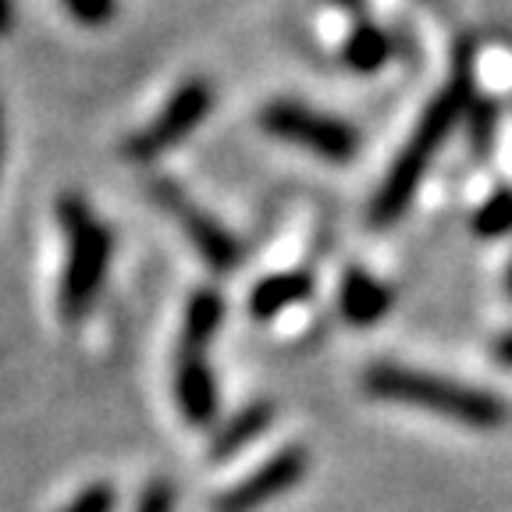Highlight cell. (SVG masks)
<instances>
[{
    "mask_svg": "<svg viewBox=\"0 0 512 512\" xmlns=\"http://www.w3.org/2000/svg\"><path fill=\"white\" fill-rule=\"evenodd\" d=\"M470 93H473L470 50L463 47L459 50L456 72L448 75V82L441 86V93L434 96L431 104H427V111L420 114L413 136H409V143H406V150L395 157L392 171H388V178H384L381 189H377L374 207H370V221H374L377 228L399 221V217L406 214L409 200L416 196V189H420V182H424L427 168H431L434 157H438V150L445 146L448 132L456 128V121L463 118L466 107H470Z\"/></svg>",
    "mask_w": 512,
    "mask_h": 512,
    "instance_id": "obj_1",
    "label": "cell"
},
{
    "mask_svg": "<svg viewBox=\"0 0 512 512\" xmlns=\"http://www.w3.org/2000/svg\"><path fill=\"white\" fill-rule=\"evenodd\" d=\"M363 388L374 399L427 409V413L456 420V424H466L473 431H495V427L505 424V416H509L505 402L495 392L448 381V377L438 374H424V370H413V367H395V363L370 367L367 377H363Z\"/></svg>",
    "mask_w": 512,
    "mask_h": 512,
    "instance_id": "obj_2",
    "label": "cell"
},
{
    "mask_svg": "<svg viewBox=\"0 0 512 512\" xmlns=\"http://www.w3.org/2000/svg\"><path fill=\"white\" fill-rule=\"evenodd\" d=\"M57 217H61L64 242H68V264H64L61 278V313L68 324H79L93 310L96 296L104 288L107 264H111V232L82 196H64Z\"/></svg>",
    "mask_w": 512,
    "mask_h": 512,
    "instance_id": "obj_3",
    "label": "cell"
},
{
    "mask_svg": "<svg viewBox=\"0 0 512 512\" xmlns=\"http://www.w3.org/2000/svg\"><path fill=\"white\" fill-rule=\"evenodd\" d=\"M221 313H224L221 296L210 292V288L196 292L189 299V306H185L182 345H178V360H175V395L185 420L192 427H207L217 413V388L207 363V349L217 324H221Z\"/></svg>",
    "mask_w": 512,
    "mask_h": 512,
    "instance_id": "obj_4",
    "label": "cell"
},
{
    "mask_svg": "<svg viewBox=\"0 0 512 512\" xmlns=\"http://www.w3.org/2000/svg\"><path fill=\"white\" fill-rule=\"evenodd\" d=\"M210 104H214V89L203 79H189L185 86H178V93L171 96L168 104L160 107V114L150 121L146 128H139L136 136L125 143V157L139 160H157L160 153L175 150L192 128H200L203 118L210 114Z\"/></svg>",
    "mask_w": 512,
    "mask_h": 512,
    "instance_id": "obj_5",
    "label": "cell"
},
{
    "mask_svg": "<svg viewBox=\"0 0 512 512\" xmlns=\"http://www.w3.org/2000/svg\"><path fill=\"white\" fill-rule=\"evenodd\" d=\"M264 128L271 136L285 139V143H296L303 150L317 153L324 160H349L356 153V132H352L345 121L331 118V114H320V111H310L303 104H271L264 114H260Z\"/></svg>",
    "mask_w": 512,
    "mask_h": 512,
    "instance_id": "obj_6",
    "label": "cell"
},
{
    "mask_svg": "<svg viewBox=\"0 0 512 512\" xmlns=\"http://www.w3.org/2000/svg\"><path fill=\"white\" fill-rule=\"evenodd\" d=\"M150 196L164 214H171L178 224H182L185 239L196 246V253L203 256V264H207L210 271L228 274L239 267V242H235L232 235H228V228H221L207 210L196 207L175 182H168V178H153Z\"/></svg>",
    "mask_w": 512,
    "mask_h": 512,
    "instance_id": "obj_7",
    "label": "cell"
},
{
    "mask_svg": "<svg viewBox=\"0 0 512 512\" xmlns=\"http://www.w3.org/2000/svg\"><path fill=\"white\" fill-rule=\"evenodd\" d=\"M306 473V452L299 445L281 448L278 456H271L256 473L239 480L232 491H224L214 502L217 512H256L260 505L274 502L278 495L292 491Z\"/></svg>",
    "mask_w": 512,
    "mask_h": 512,
    "instance_id": "obj_8",
    "label": "cell"
},
{
    "mask_svg": "<svg viewBox=\"0 0 512 512\" xmlns=\"http://www.w3.org/2000/svg\"><path fill=\"white\" fill-rule=\"evenodd\" d=\"M338 306H342V317L349 320V324L370 328V324H377V320L388 313L392 296H388V288H384L374 274L352 267L342 278V288H338Z\"/></svg>",
    "mask_w": 512,
    "mask_h": 512,
    "instance_id": "obj_9",
    "label": "cell"
},
{
    "mask_svg": "<svg viewBox=\"0 0 512 512\" xmlns=\"http://www.w3.org/2000/svg\"><path fill=\"white\" fill-rule=\"evenodd\" d=\"M310 288H313V281H310V274H303V271L271 274V278H264L253 288L249 313H253L256 320H274L278 313L303 303V299L310 296Z\"/></svg>",
    "mask_w": 512,
    "mask_h": 512,
    "instance_id": "obj_10",
    "label": "cell"
},
{
    "mask_svg": "<svg viewBox=\"0 0 512 512\" xmlns=\"http://www.w3.org/2000/svg\"><path fill=\"white\" fill-rule=\"evenodd\" d=\"M274 420V406L271 402H256V406H246L239 416H232L228 424L221 427V431L214 434V441H210V456L221 463V459L235 456V452H242L246 445H253L260 434L271 427Z\"/></svg>",
    "mask_w": 512,
    "mask_h": 512,
    "instance_id": "obj_11",
    "label": "cell"
},
{
    "mask_svg": "<svg viewBox=\"0 0 512 512\" xmlns=\"http://www.w3.org/2000/svg\"><path fill=\"white\" fill-rule=\"evenodd\" d=\"M392 54V40L384 36V29H377L374 22H360L349 32V40L342 47V61L349 64L352 72H377Z\"/></svg>",
    "mask_w": 512,
    "mask_h": 512,
    "instance_id": "obj_12",
    "label": "cell"
},
{
    "mask_svg": "<svg viewBox=\"0 0 512 512\" xmlns=\"http://www.w3.org/2000/svg\"><path fill=\"white\" fill-rule=\"evenodd\" d=\"M473 228L477 235H488V239H498V235L512 232V189H495L484 200V207L473 217Z\"/></svg>",
    "mask_w": 512,
    "mask_h": 512,
    "instance_id": "obj_13",
    "label": "cell"
},
{
    "mask_svg": "<svg viewBox=\"0 0 512 512\" xmlns=\"http://www.w3.org/2000/svg\"><path fill=\"white\" fill-rule=\"evenodd\" d=\"M466 139H470V150L477 157L491 153V143H495V132H498V107L491 100H480V104L466 107Z\"/></svg>",
    "mask_w": 512,
    "mask_h": 512,
    "instance_id": "obj_14",
    "label": "cell"
},
{
    "mask_svg": "<svg viewBox=\"0 0 512 512\" xmlns=\"http://www.w3.org/2000/svg\"><path fill=\"white\" fill-rule=\"evenodd\" d=\"M114 505H118V491L111 484H89L61 512H114Z\"/></svg>",
    "mask_w": 512,
    "mask_h": 512,
    "instance_id": "obj_15",
    "label": "cell"
},
{
    "mask_svg": "<svg viewBox=\"0 0 512 512\" xmlns=\"http://www.w3.org/2000/svg\"><path fill=\"white\" fill-rule=\"evenodd\" d=\"M64 8L72 11L75 22L82 25H107L118 11V0H64Z\"/></svg>",
    "mask_w": 512,
    "mask_h": 512,
    "instance_id": "obj_16",
    "label": "cell"
},
{
    "mask_svg": "<svg viewBox=\"0 0 512 512\" xmlns=\"http://www.w3.org/2000/svg\"><path fill=\"white\" fill-rule=\"evenodd\" d=\"M175 509V491H171L168 480H153L150 488L139 495L136 512H171Z\"/></svg>",
    "mask_w": 512,
    "mask_h": 512,
    "instance_id": "obj_17",
    "label": "cell"
},
{
    "mask_svg": "<svg viewBox=\"0 0 512 512\" xmlns=\"http://www.w3.org/2000/svg\"><path fill=\"white\" fill-rule=\"evenodd\" d=\"M495 360L502 363V367H512V331H509V335L498 338V345H495Z\"/></svg>",
    "mask_w": 512,
    "mask_h": 512,
    "instance_id": "obj_18",
    "label": "cell"
},
{
    "mask_svg": "<svg viewBox=\"0 0 512 512\" xmlns=\"http://www.w3.org/2000/svg\"><path fill=\"white\" fill-rule=\"evenodd\" d=\"M11 25H15V4H11V0H0V36H8Z\"/></svg>",
    "mask_w": 512,
    "mask_h": 512,
    "instance_id": "obj_19",
    "label": "cell"
},
{
    "mask_svg": "<svg viewBox=\"0 0 512 512\" xmlns=\"http://www.w3.org/2000/svg\"><path fill=\"white\" fill-rule=\"evenodd\" d=\"M331 4L349 11V15H363V11H367V0H331Z\"/></svg>",
    "mask_w": 512,
    "mask_h": 512,
    "instance_id": "obj_20",
    "label": "cell"
},
{
    "mask_svg": "<svg viewBox=\"0 0 512 512\" xmlns=\"http://www.w3.org/2000/svg\"><path fill=\"white\" fill-rule=\"evenodd\" d=\"M0 164H4V111H0Z\"/></svg>",
    "mask_w": 512,
    "mask_h": 512,
    "instance_id": "obj_21",
    "label": "cell"
},
{
    "mask_svg": "<svg viewBox=\"0 0 512 512\" xmlns=\"http://www.w3.org/2000/svg\"><path fill=\"white\" fill-rule=\"evenodd\" d=\"M424 4H434V8H438V4H441V0H424Z\"/></svg>",
    "mask_w": 512,
    "mask_h": 512,
    "instance_id": "obj_22",
    "label": "cell"
},
{
    "mask_svg": "<svg viewBox=\"0 0 512 512\" xmlns=\"http://www.w3.org/2000/svg\"><path fill=\"white\" fill-rule=\"evenodd\" d=\"M509 296H512V271H509Z\"/></svg>",
    "mask_w": 512,
    "mask_h": 512,
    "instance_id": "obj_23",
    "label": "cell"
}]
</instances>
